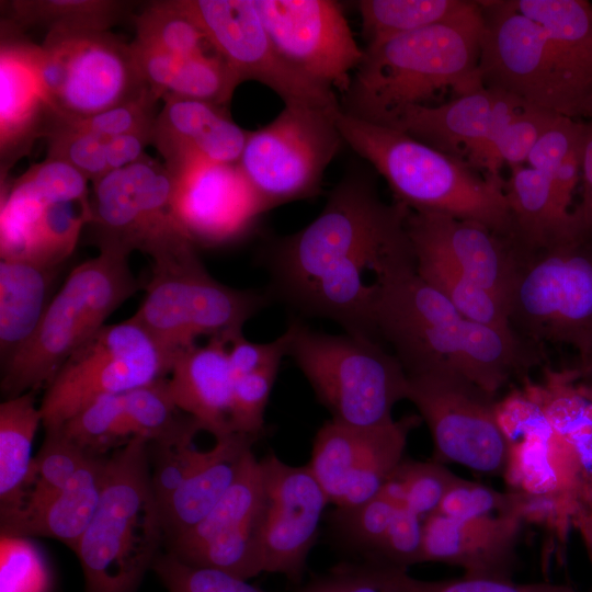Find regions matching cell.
<instances>
[{"label":"cell","instance_id":"bcb514c9","mask_svg":"<svg viewBox=\"0 0 592 592\" xmlns=\"http://www.w3.org/2000/svg\"><path fill=\"white\" fill-rule=\"evenodd\" d=\"M45 138L47 157L64 161L92 183L110 172L107 138L80 130L53 117Z\"/></svg>","mask_w":592,"mask_h":592},{"label":"cell","instance_id":"8992f818","mask_svg":"<svg viewBox=\"0 0 592 592\" xmlns=\"http://www.w3.org/2000/svg\"><path fill=\"white\" fill-rule=\"evenodd\" d=\"M148 444L134 437L109 454L98 509L73 550L83 572V592H137L164 548Z\"/></svg>","mask_w":592,"mask_h":592},{"label":"cell","instance_id":"7402d4cb","mask_svg":"<svg viewBox=\"0 0 592 592\" xmlns=\"http://www.w3.org/2000/svg\"><path fill=\"white\" fill-rule=\"evenodd\" d=\"M0 45V173L29 155L45 137L54 116L37 68L38 45L13 23L1 21Z\"/></svg>","mask_w":592,"mask_h":592},{"label":"cell","instance_id":"681fc988","mask_svg":"<svg viewBox=\"0 0 592 592\" xmlns=\"http://www.w3.org/2000/svg\"><path fill=\"white\" fill-rule=\"evenodd\" d=\"M559 115L526 103L501 134L493 152L490 178H500V168L523 166L540 138Z\"/></svg>","mask_w":592,"mask_h":592},{"label":"cell","instance_id":"d6a6232c","mask_svg":"<svg viewBox=\"0 0 592 592\" xmlns=\"http://www.w3.org/2000/svg\"><path fill=\"white\" fill-rule=\"evenodd\" d=\"M511 170L504 193L512 221L510 242L515 252H532L576 237L571 214L562 213L556 203L551 178L528 166Z\"/></svg>","mask_w":592,"mask_h":592},{"label":"cell","instance_id":"484cf974","mask_svg":"<svg viewBox=\"0 0 592 592\" xmlns=\"http://www.w3.org/2000/svg\"><path fill=\"white\" fill-rule=\"evenodd\" d=\"M229 337L215 335L178 351L168 377L175 406L215 440L232 434L230 408L235 374L230 365Z\"/></svg>","mask_w":592,"mask_h":592},{"label":"cell","instance_id":"277c9868","mask_svg":"<svg viewBox=\"0 0 592 592\" xmlns=\"http://www.w3.org/2000/svg\"><path fill=\"white\" fill-rule=\"evenodd\" d=\"M483 87L572 119H592V52L573 33L547 31L512 0L480 1Z\"/></svg>","mask_w":592,"mask_h":592},{"label":"cell","instance_id":"c3c4849f","mask_svg":"<svg viewBox=\"0 0 592 592\" xmlns=\"http://www.w3.org/2000/svg\"><path fill=\"white\" fill-rule=\"evenodd\" d=\"M151 570L168 592H267L228 572L186 565L167 550Z\"/></svg>","mask_w":592,"mask_h":592},{"label":"cell","instance_id":"f5cc1de1","mask_svg":"<svg viewBox=\"0 0 592 592\" xmlns=\"http://www.w3.org/2000/svg\"><path fill=\"white\" fill-rule=\"evenodd\" d=\"M158 100L151 91H148L136 100L88 117L64 118L56 115L54 117L69 126L105 138L132 133L152 132L157 117L155 109Z\"/></svg>","mask_w":592,"mask_h":592},{"label":"cell","instance_id":"6f0895ef","mask_svg":"<svg viewBox=\"0 0 592 592\" xmlns=\"http://www.w3.org/2000/svg\"><path fill=\"white\" fill-rule=\"evenodd\" d=\"M295 592H391L371 573L364 561L340 562L311 577Z\"/></svg>","mask_w":592,"mask_h":592},{"label":"cell","instance_id":"9f6ffc18","mask_svg":"<svg viewBox=\"0 0 592 592\" xmlns=\"http://www.w3.org/2000/svg\"><path fill=\"white\" fill-rule=\"evenodd\" d=\"M289 341L288 328L276 339L261 343L249 341L242 331L234 334L229 339L228 353L235 376L281 365L282 358L287 356Z\"/></svg>","mask_w":592,"mask_h":592},{"label":"cell","instance_id":"9c48e42d","mask_svg":"<svg viewBox=\"0 0 592 592\" xmlns=\"http://www.w3.org/2000/svg\"><path fill=\"white\" fill-rule=\"evenodd\" d=\"M515 254L504 301L512 330L533 344L570 345L584 367L592 358V239L576 236Z\"/></svg>","mask_w":592,"mask_h":592},{"label":"cell","instance_id":"ac0fdd59","mask_svg":"<svg viewBox=\"0 0 592 592\" xmlns=\"http://www.w3.org/2000/svg\"><path fill=\"white\" fill-rule=\"evenodd\" d=\"M420 421L412 414L376 428L325 422L307 465L329 503L350 508L377 496L402 462L408 436Z\"/></svg>","mask_w":592,"mask_h":592},{"label":"cell","instance_id":"7dc6e473","mask_svg":"<svg viewBox=\"0 0 592 592\" xmlns=\"http://www.w3.org/2000/svg\"><path fill=\"white\" fill-rule=\"evenodd\" d=\"M526 505L523 493L500 492L459 477L435 513L453 519H470L525 512Z\"/></svg>","mask_w":592,"mask_h":592},{"label":"cell","instance_id":"ee69618b","mask_svg":"<svg viewBox=\"0 0 592 592\" xmlns=\"http://www.w3.org/2000/svg\"><path fill=\"white\" fill-rule=\"evenodd\" d=\"M373 577L391 592H581L568 584L548 581L515 583L512 580L467 578L422 580L406 570L363 560Z\"/></svg>","mask_w":592,"mask_h":592},{"label":"cell","instance_id":"603a6c76","mask_svg":"<svg viewBox=\"0 0 592 592\" xmlns=\"http://www.w3.org/2000/svg\"><path fill=\"white\" fill-rule=\"evenodd\" d=\"M162 100L150 145L173 178L202 162H239L250 132L234 122L226 106L179 96Z\"/></svg>","mask_w":592,"mask_h":592},{"label":"cell","instance_id":"8d00e7d4","mask_svg":"<svg viewBox=\"0 0 592 592\" xmlns=\"http://www.w3.org/2000/svg\"><path fill=\"white\" fill-rule=\"evenodd\" d=\"M4 19L22 31H109L127 13L128 2L116 0H14Z\"/></svg>","mask_w":592,"mask_h":592},{"label":"cell","instance_id":"db71d44e","mask_svg":"<svg viewBox=\"0 0 592 592\" xmlns=\"http://www.w3.org/2000/svg\"><path fill=\"white\" fill-rule=\"evenodd\" d=\"M363 560L406 571L423 562V519L406 506H398L380 543Z\"/></svg>","mask_w":592,"mask_h":592},{"label":"cell","instance_id":"836d02e7","mask_svg":"<svg viewBox=\"0 0 592 592\" xmlns=\"http://www.w3.org/2000/svg\"><path fill=\"white\" fill-rule=\"evenodd\" d=\"M43 415L35 392L0 403V513L12 509L25 488L34 456L32 445Z\"/></svg>","mask_w":592,"mask_h":592},{"label":"cell","instance_id":"f546056e","mask_svg":"<svg viewBox=\"0 0 592 592\" xmlns=\"http://www.w3.org/2000/svg\"><path fill=\"white\" fill-rule=\"evenodd\" d=\"M258 439L232 433L215 440L203 463L160 510L164 547L209 514L237 479L246 455Z\"/></svg>","mask_w":592,"mask_h":592},{"label":"cell","instance_id":"11a10c76","mask_svg":"<svg viewBox=\"0 0 592 592\" xmlns=\"http://www.w3.org/2000/svg\"><path fill=\"white\" fill-rule=\"evenodd\" d=\"M585 122L559 115L540 136L527 157V166L550 178L562 159L584 135Z\"/></svg>","mask_w":592,"mask_h":592},{"label":"cell","instance_id":"f6af8a7d","mask_svg":"<svg viewBox=\"0 0 592 592\" xmlns=\"http://www.w3.org/2000/svg\"><path fill=\"white\" fill-rule=\"evenodd\" d=\"M398 506L379 492L358 505L335 508L332 525L346 546L367 559L384 537Z\"/></svg>","mask_w":592,"mask_h":592},{"label":"cell","instance_id":"91938a15","mask_svg":"<svg viewBox=\"0 0 592 592\" xmlns=\"http://www.w3.org/2000/svg\"><path fill=\"white\" fill-rule=\"evenodd\" d=\"M582 149L583 139L569 151L551 175L556 203L565 214H571L569 206L581 174Z\"/></svg>","mask_w":592,"mask_h":592},{"label":"cell","instance_id":"8fae6325","mask_svg":"<svg viewBox=\"0 0 592 592\" xmlns=\"http://www.w3.org/2000/svg\"><path fill=\"white\" fill-rule=\"evenodd\" d=\"M173 355L135 320L104 325L60 366L39 405L45 431L65 424L106 395L168 377Z\"/></svg>","mask_w":592,"mask_h":592},{"label":"cell","instance_id":"cb8c5ba5","mask_svg":"<svg viewBox=\"0 0 592 592\" xmlns=\"http://www.w3.org/2000/svg\"><path fill=\"white\" fill-rule=\"evenodd\" d=\"M525 512L470 519H423V562L464 570V577L512 580Z\"/></svg>","mask_w":592,"mask_h":592},{"label":"cell","instance_id":"2e32d148","mask_svg":"<svg viewBox=\"0 0 592 592\" xmlns=\"http://www.w3.org/2000/svg\"><path fill=\"white\" fill-rule=\"evenodd\" d=\"M202 27L240 82L258 81L285 105L328 111L340 107L335 92L309 79L278 53L253 0H178Z\"/></svg>","mask_w":592,"mask_h":592},{"label":"cell","instance_id":"5b68a950","mask_svg":"<svg viewBox=\"0 0 592 592\" xmlns=\"http://www.w3.org/2000/svg\"><path fill=\"white\" fill-rule=\"evenodd\" d=\"M344 144L385 178L396 201L412 212L440 213L479 223L510 239L511 214L501 179L480 175L389 126L334 113Z\"/></svg>","mask_w":592,"mask_h":592},{"label":"cell","instance_id":"816d5d0a","mask_svg":"<svg viewBox=\"0 0 592 592\" xmlns=\"http://www.w3.org/2000/svg\"><path fill=\"white\" fill-rule=\"evenodd\" d=\"M280 365L235 378L230 426L232 433L259 437L264 428V411L278 374Z\"/></svg>","mask_w":592,"mask_h":592},{"label":"cell","instance_id":"7c38bea8","mask_svg":"<svg viewBox=\"0 0 592 592\" xmlns=\"http://www.w3.org/2000/svg\"><path fill=\"white\" fill-rule=\"evenodd\" d=\"M37 68L54 111L82 118L150 91L130 44L110 31H52L38 45Z\"/></svg>","mask_w":592,"mask_h":592},{"label":"cell","instance_id":"60d3db41","mask_svg":"<svg viewBox=\"0 0 592 592\" xmlns=\"http://www.w3.org/2000/svg\"><path fill=\"white\" fill-rule=\"evenodd\" d=\"M55 430L96 455L110 454L135 437L125 413L123 394L98 398Z\"/></svg>","mask_w":592,"mask_h":592},{"label":"cell","instance_id":"e575fe53","mask_svg":"<svg viewBox=\"0 0 592 592\" xmlns=\"http://www.w3.org/2000/svg\"><path fill=\"white\" fill-rule=\"evenodd\" d=\"M410 243L420 275L464 317L485 326L513 331L505 307L497 296L473 281L441 252L420 241L410 239Z\"/></svg>","mask_w":592,"mask_h":592},{"label":"cell","instance_id":"4dcf8cb0","mask_svg":"<svg viewBox=\"0 0 592 592\" xmlns=\"http://www.w3.org/2000/svg\"><path fill=\"white\" fill-rule=\"evenodd\" d=\"M130 47L143 80L158 99L179 96L227 107L241 83L219 53L181 58L135 39Z\"/></svg>","mask_w":592,"mask_h":592},{"label":"cell","instance_id":"f1b7e54d","mask_svg":"<svg viewBox=\"0 0 592 592\" xmlns=\"http://www.w3.org/2000/svg\"><path fill=\"white\" fill-rule=\"evenodd\" d=\"M494 98L483 87L445 103L408 107L385 126L467 163L487 135Z\"/></svg>","mask_w":592,"mask_h":592},{"label":"cell","instance_id":"f35d334b","mask_svg":"<svg viewBox=\"0 0 592 592\" xmlns=\"http://www.w3.org/2000/svg\"><path fill=\"white\" fill-rule=\"evenodd\" d=\"M91 455L59 430L45 431L20 500L2 513L38 503L64 490Z\"/></svg>","mask_w":592,"mask_h":592},{"label":"cell","instance_id":"6125c7cd","mask_svg":"<svg viewBox=\"0 0 592 592\" xmlns=\"http://www.w3.org/2000/svg\"><path fill=\"white\" fill-rule=\"evenodd\" d=\"M582 382L579 386V394L582 398L592 403V371L578 374Z\"/></svg>","mask_w":592,"mask_h":592},{"label":"cell","instance_id":"5bb4252c","mask_svg":"<svg viewBox=\"0 0 592 592\" xmlns=\"http://www.w3.org/2000/svg\"><path fill=\"white\" fill-rule=\"evenodd\" d=\"M173 195L174 178L147 155L109 172L92 183L88 226L93 242L140 251L152 260L195 246L178 221Z\"/></svg>","mask_w":592,"mask_h":592},{"label":"cell","instance_id":"680465c9","mask_svg":"<svg viewBox=\"0 0 592 592\" xmlns=\"http://www.w3.org/2000/svg\"><path fill=\"white\" fill-rule=\"evenodd\" d=\"M582 194L571 212L576 236L592 239V119L585 122L582 149Z\"/></svg>","mask_w":592,"mask_h":592},{"label":"cell","instance_id":"e7e4bbea","mask_svg":"<svg viewBox=\"0 0 592 592\" xmlns=\"http://www.w3.org/2000/svg\"><path fill=\"white\" fill-rule=\"evenodd\" d=\"M590 592H592V588H591Z\"/></svg>","mask_w":592,"mask_h":592},{"label":"cell","instance_id":"f907efd6","mask_svg":"<svg viewBox=\"0 0 592 592\" xmlns=\"http://www.w3.org/2000/svg\"><path fill=\"white\" fill-rule=\"evenodd\" d=\"M49 574L42 555L26 537L0 540V592H48Z\"/></svg>","mask_w":592,"mask_h":592},{"label":"cell","instance_id":"ffe728a7","mask_svg":"<svg viewBox=\"0 0 592 592\" xmlns=\"http://www.w3.org/2000/svg\"><path fill=\"white\" fill-rule=\"evenodd\" d=\"M264 486L263 572L300 584L328 497L308 465L292 466L275 454L260 460Z\"/></svg>","mask_w":592,"mask_h":592},{"label":"cell","instance_id":"4fadbf2b","mask_svg":"<svg viewBox=\"0 0 592 592\" xmlns=\"http://www.w3.org/2000/svg\"><path fill=\"white\" fill-rule=\"evenodd\" d=\"M337 110L284 105L249 133L238 164L267 210L320 193L323 173L344 144Z\"/></svg>","mask_w":592,"mask_h":592},{"label":"cell","instance_id":"30bf717a","mask_svg":"<svg viewBox=\"0 0 592 592\" xmlns=\"http://www.w3.org/2000/svg\"><path fill=\"white\" fill-rule=\"evenodd\" d=\"M146 295L130 317L174 354L202 335L231 338L270 301L267 291L240 289L214 278L196 247L152 260Z\"/></svg>","mask_w":592,"mask_h":592},{"label":"cell","instance_id":"4316f807","mask_svg":"<svg viewBox=\"0 0 592 592\" xmlns=\"http://www.w3.org/2000/svg\"><path fill=\"white\" fill-rule=\"evenodd\" d=\"M107 457L92 454L64 490L0 514L1 535L48 537L73 551L98 509Z\"/></svg>","mask_w":592,"mask_h":592},{"label":"cell","instance_id":"be15d7a7","mask_svg":"<svg viewBox=\"0 0 592 592\" xmlns=\"http://www.w3.org/2000/svg\"><path fill=\"white\" fill-rule=\"evenodd\" d=\"M589 371H592V358L590 360V362L582 368H579L577 371V374H582V373H585V372H589Z\"/></svg>","mask_w":592,"mask_h":592},{"label":"cell","instance_id":"ba28073f","mask_svg":"<svg viewBox=\"0 0 592 592\" xmlns=\"http://www.w3.org/2000/svg\"><path fill=\"white\" fill-rule=\"evenodd\" d=\"M287 328V356L331 420L356 428H376L395 420V405L407 400L408 375L394 353L380 342L345 332H319L296 318Z\"/></svg>","mask_w":592,"mask_h":592},{"label":"cell","instance_id":"74e56055","mask_svg":"<svg viewBox=\"0 0 592 592\" xmlns=\"http://www.w3.org/2000/svg\"><path fill=\"white\" fill-rule=\"evenodd\" d=\"M135 39L173 56L191 58L218 53L202 27L178 0L151 1L135 18Z\"/></svg>","mask_w":592,"mask_h":592},{"label":"cell","instance_id":"6da1fadb","mask_svg":"<svg viewBox=\"0 0 592 592\" xmlns=\"http://www.w3.org/2000/svg\"><path fill=\"white\" fill-rule=\"evenodd\" d=\"M409 208L384 203L373 181L348 173L321 213L301 230L267 241L261 261L267 293L345 333L379 342L373 325L374 286L365 281L383 257L408 237Z\"/></svg>","mask_w":592,"mask_h":592},{"label":"cell","instance_id":"52a82bcc","mask_svg":"<svg viewBox=\"0 0 592 592\" xmlns=\"http://www.w3.org/2000/svg\"><path fill=\"white\" fill-rule=\"evenodd\" d=\"M71 270L29 343L2 366L7 398L46 387L64 362L141 287L127 251L101 247Z\"/></svg>","mask_w":592,"mask_h":592},{"label":"cell","instance_id":"3957f363","mask_svg":"<svg viewBox=\"0 0 592 592\" xmlns=\"http://www.w3.org/2000/svg\"><path fill=\"white\" fill-rule=\"evenodd\" d=\"M482 33L481 5L476 1L458 18L364 48L340 109L385 125L408 107L433 105L445 90L459 96L483 88Z\"/></svg>","mask_w":592,"mask_h":592},{"label":"cell","instance_id":"d4e9b609","mask_svg":"<svg viewBox=\"0 0 592 592\" xmlns=\"http://www.w3.org/2000/svg\"><path fill=\"white\" fill-rule=\"evenodd\" d=\"M407 232L411 240L447 257L504 305L516 265V254L508 238L476 221L410 209Z\"/></svg>","mask_w":592,"mask_h":592},{"label":"cell","instance_id":"9a60e30c","mask_svg":"<svg viewBox=\"0 0 592 592\" xmlns=\"http://www.w3.org/2000/svg\"><path fill=\"white\" fill-rule=\"evenodd\" d=\"M411 401L431 433L439 463H456L488 475H502L511 443L493 396L452 373L408 376Z\"/></svg>","mask_w":592,"mask_h":592},{"label":"cell","instance_id":"b9f144b4","mask_svg":"<svg viewBox=\"0 0 592 592\" xmlns=\"http://www.w3.org/2000/svg\"><path fill=\"white\" fill-rule=\"evenodd\" d=\"M123 401L135 437L155 442L193 426L201 428L195 419L175 406L168 377L123 394Z\"/></svg>","mask_w":592,"mask_h":592},{"label":"cell","instance_id":"1f68e13d","mask_svg":"<svg viewBox=\"0 0 592 592\" xmlns=\"http://www.w3.org/2000/svg\"><path fill=\"white\" fill-rule=\"evenodd\" d=\"M59 266L0 260V356L9 363L33 338L53 298Z\"/></svg>","mask_w":592,"mask_h":592},{"label":"cell","instance_id":"7a4b0ae2","mask_svg":"<svg viewBox=\"0 0 592 592\" xmlns=\"http://www.w3.org/2000/svg\"><path fill=\"white\" fill-rule=\"evenodd\" d=\"M373 325L408 376L458 374L488 394L538 363L534 344L514 331L464 317L418 272L410 239L373 271Z\"/></svg>","mask_w":592,"mask_h":592},{"label":"cell","instance_id":"d6986e66","mask_svg":"<svg viewBox=\"0 0 592 592\" xmlns=\"http://www.w3.org/2000/svg\"><path fill=\"white\" fill-rule=\"evenodd\" d=\"M278 53L309 79L344 95L361 64L360 48L332 0H253Z\"/></svg>","mask_w":592,"mask_h":592},{"label":"cell","instance_id":"e0dca14e","mask_svg":"<svg viewBox=\"0 0 592 592\" xmlns=\"http://www.w3.org/2000/svg\"><path fill=\"white\" fill-rule=\"evenodd\" d=\"M264 486L260 460L250 449L240 473L197 525L166 545L180 561L217 569L243 580L263 572Z\"/></svg>","mask_w":592,"mask_h":592},{"label":"cell","instance_id":"7bdbcfd3","mask_svg":"<svg viewBox=\"0 0 592 592\" xmlns=\"http://www.w3.org/2000/svg\"><path fill=\"white\" fill-rule=\"evenodd\" d=\"M201 431L200 426H193L149 442L150 480L160 510L203 463L207 449L194 445V437Z\"/></svg>","mask_w":592,"mask_h":592},{"label":"cell","instance_id":"83f0119b","mask_svg":"<svg viewBox=\"0 0 592 592\" xmlns=\"http://www.w3.org/2000/svg\"><path fill=\"white\" fill-rule=\"evenodd\" d=\"M53 198H90L88 179L70 164L46 158L32 164L12 183H1V259L24 257L30 235L44 206Z\"/></svg>","mask_w":592,"mask_h":592},{"label":"cell","instance_id":"ab89813d","mask_svg":"<svg viewBox=\"0 0 592 592\" xmlns=\"http://www.w3.org/2000/svg\"><path fill=\"white\" fill-rule=\"evenodd\" d=\"M458 478L442 463L403 458L380 492L425 519L439 510Z\"/></svg>","mask_w":592,"mask_h":592},{"label":"cell","instance_id":"d590c367","mask_svg":"<svg viewBox=\"0 0 592 592\" xmlns=\"http://www.w3.org/2000/svg\"><path fill=\"white\" fill-rule=\"evenodd\" d=\"M476 4L466 0H361L356 2L365 48L458 18Z\"/></svg>","mask_w":592,"mask_h":592},{"label":"cell","instance_id":"94428289","mask_svg":"<svg viewBox=\"0 0 592 592\" xmlns=\"http://www.w3.org/2000/svg\"><path fill=\"white\" fill-rule=\"evenodd\" d=\"M151 133H132L107 138V164L110 172L139 160L144 149L151 144Z\"/></svg>","mask_w":592,"mask_h":592},{"label":"cell","instance_id":"44dd1931","mask_svg":"<svg viewBox=\"0 0 592 592\" xmlns=\"http://www.w3.org/2000/svg\"><path fill=\"white\" fill-rule=\"evenodd\" d=\"M175 216L197 247H220L249 234L267 212L238 163L202 162L174 177Z\"/></svg>","mask_w":592,"mask_h":592}]
</instances>
